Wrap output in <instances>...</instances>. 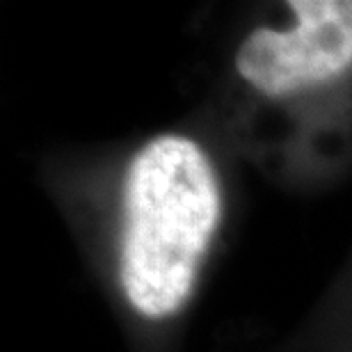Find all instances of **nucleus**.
<instances>
[{
    "instance_id": "obj_1",
    "label": "nucleus",
    "mask_w": 352,
    "mask_h": 352,
    "mask_svg": "<svg viewBox=\"0 0 352 352\" xmlns=\"http://www.w3.org/2000/svg\"><path fill=\"white\" fill-rule=\"evenodd\" d=\"M122 208V291L140 316L170 318L192 295L220 224L215 167L195 140L153 138L129 163Z\"/></svg>"
},
{
    "instance_id": "obj_2",
    "label": "nucleus",
    "mask_w": 352,
    "mask_h": 352,
    "mask_svg": "<svg viewBox=\"0 0 352 352\" xmlns=\"http://www.w3.org/2000/svg\"><path fill=\"white\" fill-rule=\"evenodd\" d=\"M293 25L256 28L236 53V72L265 96L325 85L352 69V0H293Z\"/></svg>"
}]
</instances>
